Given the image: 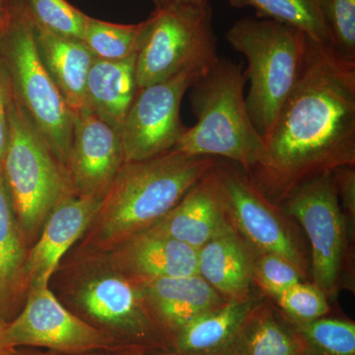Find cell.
Returning a JSON list of instances; mask_svg holds the SVG:
<instances>
[{
    "label": "cell",
    "instance_id": "obj_1",
    "mask_svg": "<svg viewBox=\"0 0 355 355\" xmlns=\"http://www.w3.org/2000/svg\"><path fill=\"white\" fill-rule=\"evenodd\" d=\"M265 141L268 167L251 176L277 202L308 178L354 166L355 64L307 37L297 83Z\"/></svg>",
    "mask_w": 355,
    "mask_h": 355
},
{
    "label": "cell",
    "instance_id": "obj_2",
    "mask_svg": "<svg viewBox=\"0 0 355 355\" xmlns=\"http://www.w3.org/2000/svg\"><path fill=\"white\" fill-rule=\"evenodd\" d=\"M216 158L171 150L125 163L84 233L77 257L109 253L146 232L211 171Z\"/></svg>",
    "mask_w": 355,
    "mask_h": 355
},
{
    "label": "cell",
    "instance_id": "obj_3",
    "mask_svg": "<svg viewBox=\"0 0 355 355\" xmlns=\"http://www.w3.org/2000/svg\"><path fill=\"white\" fill-rule=\"evenodd\" d=\"M245 83L241 64L219 58L191 86V108L198 121L184 130L173 150L190 156L229 159L250 175L265 170L268 148L250 118Z\"/></svg>",
    "mask_w": 355,
    "mask_h": 355
},
{
    "label": "cell",
    "instance_id": "obj_4",
    "mask_svg": "<svg viewBox=\"0 0 355 355\" xmlns=\"http://www.w3.org/2000/svg\"><path fill=\"white\" fill-rule=\"evenodd\" d=\"M226 40L246 58L245 76L250 80L247 109L265 139L297 83L307 36L277 21L245 17L228 30Z\"/></svg>",
    "mask_w": 355,
    "mask_h": 355
},
{
    "label": "cell",
    "instance_id": "obj_5",
    "mask_svg": "<svg viewBox=\"0 0 355 355\" xmlns=\"http://www.w3.org/2000/svg\"><path fill=\"white\" fill-rule=\"evenodd\" d=\"M77 261L83 270L69 292L74 314L113 336L123 350L171 349L135 279L114 270L100 254L79 257Z\"/></svg>",
    "mask_w": 355,
    "mask_h": 355
},
{
    "label": "cell",
    "instance_id": "obj_6",
    "mask_svg": "<svg viewBox=\"0 0 355 355\" xmlns=\"http://www.w3.org/2000/svg\"><path fill=\"white\" fill-rule=\"evenodd\" d=\"M2 173L16 219L30 247L55 207L74 195L64 166L30 121L14 93Z\"/></svg>",
    "mask_w": 355,
    "mask_h": 355
},
{
    "label": "cell",
    "instance_id": "obj_7",
    "mask_svg": "<svg viewBox=\"0 0 355 355\" xmlns=\"http://www.w3.org/2000/svg\"><path fill=\"white\" fill-rule=\"evenodd\" d=\"M12 20L0 34V57L10 73L18 102L65 168L73 137V114L40 60L33 22L22 1L12 0Z\"/></svg>",
    "mask_w": 355,
    "mask_h": 355
},
{
    "label": "cell",
    "instance_id": "obj_8",
    "mask_svg": "<svg viewBox=\"0 0 355 355\" xmlns=\"http://www.w3.org/2000/svg\"><path fill=\"white\" fill-rule=\"evenodd\" d=\"M137 55L139 89L162 83L190 67L218 62L211 6H160L146 19Z\"/></svg>",
    "mask_w": 355,
    "mask_h": 355
},
{
    "label": "cell",
    "instance_id": "obj_9",
    "mask_svg": "<svg viewBox=\"0 0 355 355\" xmlns=\"http://www.w3.org/2000/svg\"><path fill=\"white\" fill-rule=\"evenodd\" d=\"M282 202L309 239L315 286L324 294L334 293L342 272L347 229L334 171L296 184Z\"/></svg>",
    "mask_w": 355,
    "mask_h": 355
},
{
    "label": "cell",
    "instance_id": "obj_10",
    "mask_svg": "<svg viewBox=\"0 0 355 355\" xmlns=\"http://www.w3.org/2000/svg\"><path fill=\"white\" fill-rule=\"evenodd\" d=\"M3 340L11 349L34 347L62 354L123 350L113 336L65 308L50 286L30 289L22 309L4 326Z\"/></svg>",
    "mask_w": 355,
    "mask_h": 355
},
{
    "label": "cell",
    "instance_id": "obj_11",
    "mask_svg": "<svg viewBox=\"0 0 355 355\" xmlns=\"http://www.w3.org/2000/svg\"><path fill=\"white\" fill-rule=\"evenodd\" d=\"M211 67H190L139 89L121 128L125 163L156 157L174 148L187 130L180 116L184 95Z\"/></svg>",
    "mask_w": 355,
    "mask_h": 355
},
{
    "label": "cell",
    "instance_id": "obj_12",
    "mask_svg": "<svg viewBox=\"0 0 355 355\" xmlns=\"http://www.w3.org/2000/svg\"><path fill=\"white\" fill-rule=\"evenodd\" d=\"M229 218L248 241L261 253L277 254L303 272L300 251L291 231L253 180L239 170L216 163L214 166Z\"/></svg>",
    "mask_w": 355,
    "mask_h": 355
},
{
    "label": "cell",
    "instance_id": "obj_13",
    "mask_svg": "<svg viewBox=\"0 0 355 355\" xmlns=\"http://www.w3.org/2000/svg\"><path fill=\"white\" fill-rule=\"evenodd\" d=\"M123 163L120 132L86 108L74 116L65 164L74 195L102 200Z\"/></svg>",
    "mask_w": 355,
    "mask_h": 355
},
{
    "label": "cell",
    "instance_id": "obj_14",
    "mask_svg": "<svg viewBox=\"0 0 355 355\" xmlns=\"http://www.w3.org/2000/svg\"><path fill=\"white\" fill-rule=\"evenodd\" d=\"M101 200L71 195L58 203L28 254L30 289L50 286L53 275L70 248L80 240L97 214Z\"/></svg>",
    "mask_w": 355,
    "mask_h": 355
},
{
    "label": "cell",
    "instance_id": "obj_15",
    "mask_svg": "<svg viewBox=\"0 0 355 355\" xmlns=\"http://www.w3.org/2000/svg\"><path fill=\"white\" fill-rule=\"evenodd\" d=\"M135 280L149 312L170 343L187 324L227 301L198 275Z\"/></svg>",
    "mask_w": 355,
    "mask_h": 355
},
{
    "label": "cell",
    "instance_id": "obj_16",
    "mask_svg": "<svg viewBox=\"0 0 355 355\" xmlns=\"http://www.w3.org/2000/svg\"><path fill=\"white\" fill-rule=\"evenodd\" d=\"M104 257L110 266L132 279H173L198 275V250L146 231Z\"/></svg>",
    "mask_w": 355,
    "mask_h": 355
},
{
    "label": "cell",
    "instance_id": "obj_17",
    "mask_svg": "<svg viewBox=\"0 0 355 355\" xmlns=\"http://www.w3.org/2000/svg\"><path fill=\"white\" fill-rule=\"evenodd\" d=\"M228 220L220 184L214 167L147 231L198 250L211 240Z\"/></svg>",
    "mask_w": 355,
    "mask_h": 355
},
{
    "label": "cell",
    "instance_id": "obj_18",
    "mask_svg": "<svg viewBox=\"0 0 355 355\" xmlns=\"http://www.w3.org/2000/svg\"><path fill=\"white\" fill-rule=\"evenodd\" d=\"M30 246L19 227L3 173L0 172V322L8 323L22 309L29 292Z\"/></svg>",
    "mask_w": 355,
    "mask_h": 355
},
{
    "label": "cell",
    "instance_id": "obj_19",
    "mask_svg": "<svg viewBox=\"0 0 355 355\" xmlns=\"http://www.w3.org/2000/svg\"><path fill=\"white\" fill-rule=\"evenodd\" d=\"M198 275L227 300L250 297L253 261L230 222L198 250Z\"/></svg>",
    "mask_w": 355,
    "mask_h": 355
},
{
    "label": "cell",
    "instance_id": "obj_20",
    "mask_svg": "<svg viewBox=\"0 0 355 355\" xmlns=\"http://www.w3.org/2000/svg\"><path fill=\"white\" fill-rule=\"evenodd\" d=\"M33 22V21H32ZM37 53L73 116L85 108V86L94 60L83 41L62 38L33 22Z\"/></svg>",
    "mask_w": 355,
    "mask_h": 355
},
{
    "label": "cell",
    "instance_id": "obj_21",
    "mask_svg": "<svg viewBox=\"0 0 355 355\" xmlns=\"http://www.w3.org/2000/svg\"><path fill=\"white\" fill-rule=\"evenodd\" d=\"M137 55L121 60L95 58L86 80L85 108L120 133L139 91Z\"/></svg>",
    "mask_w": 355,
    "mask_h": 355
},
{
    "label": "cell",
    "instance_id": "obj_22",
    "mask_svg": "<svg viewBox=\"0 0 355 355\" xmlns=\"http://www.w3.org/2000/svg\"><path fill=\"white\" fill-rule=\"evenodd\" d=\"M257 306L251 296L226 301L178 331L172 338L171 349L176 355H216L230 352Z\"/></svg>",
    "mask_w": 355,
    "mask_h": 355
},
{
    "label": "cell",
    "instance_id": "obj_23",
    "mask_svg": "<svg viewBox=\"0 0 355 355\" xmlns=\"http://www.w3.org/2000/svg\"><path fill=\"white\" fill-rule=\"evenodd\" d=\"M229 4L233 8L254 9L257 17L291 26L315 43L331 48L319 0H229Z\"/></svg>",
    "mask_w": 355,
    "mask_h": 355
},
{
    "label": "cell",
    "instance_id": "obj_24",
    "mask_svg": "<svg viewBox=\"0 0 355 355\" xmlns=\"http://www.w3.org/2000/svg\"><path fill=\"white\" fill-rule=\"evenodd\" d=\"M234 355H299L300 343L275 320L268 308L257 306L229 354Z\"/></svg>",
    "mask_w": 355,
    "mask_h": 355
},
{
    "label": "cell",
    "instance_id": "obj_25",
    "mask_svg": "<svg viewBox=\"0 0 355 355\" xmlns=\"http://www.w3.org/2000/svg\"><path fill=\"white\" fill-rule=\"evenodd\" d=\"M146 25V20L139 24L121 25L90 17L83 43L100 60H125L139 53Z\"/></svg>",
    "mask_w": 355,
    "mask_h": 355
},
{
    "label": "cell",
    "instance_id": "obj_26",
    "mask_svg": "<svg viewBox=\"0 0 355 355\" xmlns=\"http://www.w3.org/2000/svg\"><path fill=\"white\" fill-rule=\"evenodd\" d=\"M33 22L42 29L62 37L83 41L89 16L67 0H21Z\"/></svg>",
    "mask_w": 355,
    "mask_h": 355
},
{
    "label": "cell",
    "instance_id": "obj_27",
    "mask_svg": "<svg viewBox=\"0 0 355 355\" xmlns=\"http://www.w3.org/2000/svg\"><path fill=\"white\" fill-rule=\"evenodd\" d=\"M303 338L321 355H355V324L338 319L319 318L297 323Z\"/></svg>",
    "mask_w": 355,
    "mask_h": 355
},
{
    "label": "cell",
    "instance_id": "obj_28",
    "mask_svg": "<svg viewBox=\"0 0 355 355\" xmlns=\"http://www.w3.org/2000/svg\"><path fill=\"white\" fill-rule=\"evenodd\" d=\"M319 6L336 55L355 64V0H319Z\"/></svg>",
    "mask_w": 355,
    "mask_h": 355
},
{
    "label": "cell",
    "instance_id": "obj_29",
    "mask_svg": "<svg viewBox=\"0 0 355 355\" xmlns=\"http://www.w3.org/2000/svg\"><path fill=\"white\" fill-rule=\"evenodd\" d=\"M275 298L282 309L296 323L314 321L330 310L326 294L319 287L302 282L286 289Z\"/></svg>",
    "mask_w": 355,
    "mask_h": 355
},
{
    "label": "cell",
    "instance_id": "obj_30",
    "mask_svg": "<svg viewBox=\"0 0 355 355\" xmlns=\"http://www.w3.org/2000/svg\"><path fill=\"white\" fill-rule=\"evenodd\" d=\"M253 266L254 279L275 297L302 279V272L293 263L277 254L261 253Z\"/></svg>",
    "mask_w": 355,
    "mask_h": 355
},
{
    "label": "cell",
    "instance_id": "obj_31",
    "mask_svg": "<svg viewBox=\"0 0 355 355\" xmlns=\"http://www.w3.org/2000/svg\"><path fill=\"white\" fill-rule=\"evenodd\" d=\"M14 98L12 79L3 58L0 57V172L10 135V107Z\"/></svg>",
    "mask_w": 355,
    "mask_h": 355
},
{
    "label": "cell",
    "instance_id": "obj_32",
    "mask_svg": "<svg viewBox=\"0 0 355 355\" xmlns=\"http://www.w3.org/2000/svg\"><path fill=\"white\" fill-rule=\"evenodd\" d=\"M338 198H342L343 205L347 211L345 218L349 219V227L355 220V171L354 166L338 168L334 171Z\"/></svg>",
    "mask_w": 355,
    "mask_h": 355
},
{
    "label": "cell",
    "instance_id": "obj_33",
    "mask_svg": "<svg viewBox=\"0 0 355 355\" xmlns=\"http://www.w3.org/2000/svg\"><path fill=\"white\" fill-rule=\"evenodd\" d=\"M13 16L12 0H0V34L6 32Z\"/></svg>",
    "mask_w": 355,
    "mask_h": 355
},
{
    "label": "cell",
    "instance_id": "obj_34",
    "mask_svg": "<svg viewBox=\"0 0 355 355\" xmlns=\"http://www.w3.org/2000/svg\"><path fill=\"white\" fill-rule=\"evenodd\" d=\"M12 355H100V354H99V352H95V354H62V352H53V350L34 349V347H16V349H13Z\"/></svg>",
    "mask_w": 355,
    "mask_h": 355
},
{
    "label": "cell",
    "instance_id": "obj_35",
    "mask_svg": "<svg viewBox=\"0 0 355 355\" xmlns=\"http://www.w3.org/2000/svg\"><path fill=\"white\" fill-rule=\"evenodd\" d=\"M209 0H160L159 6L202 7L209 6ZM157 7V6H156Z\"/></svg>",
    "mask_w": 355,
    "mask_h": 355
},
{
    "label": "cell",
    "instance_id": "obj_36",
    "mask_svg": "<svg viewBox=\"0 0 355 355\" xmlns=\"http://www.w3.org/2000/svg\"><path fill=\"white\" fill-rule=\"evenodd\" d=\"M100 355H176L170 352H144L135 350H116V352H99Z\"/></svg>",
    "mask_w": 355,
    "mask_h": 355
},
{
    "label": "cell",
    "instance_id": "obj_37",
    "mask_svg": "<svg viewBox=\"0 0 355 355\" xmlns=\"http://www.w3.org/2000/svg\"><path fill=\"white\" fill-rule=\"evenodd\" d=\"M6 323L0 322V355H12L14 349L7 347L3 340V330Z\"/></svg>",
    "mask_w": 355,
    "mask_h": 355
},
{
    "label": "cell",
    "instance_id": "obj_38",
    "mask_svg": "<svg viewBox=\"0 0 355 355\" xmlns=\"http://www.w3.org/2000/svg\"><path fill=\"white\" fill-rule=\"evenodd\" d=\"M154 2V4H155L156 6H159V2H160V0H153Z\"/></svg>",
    "mask_w": 355,
    "mask_h": 355
}]
</instances>
